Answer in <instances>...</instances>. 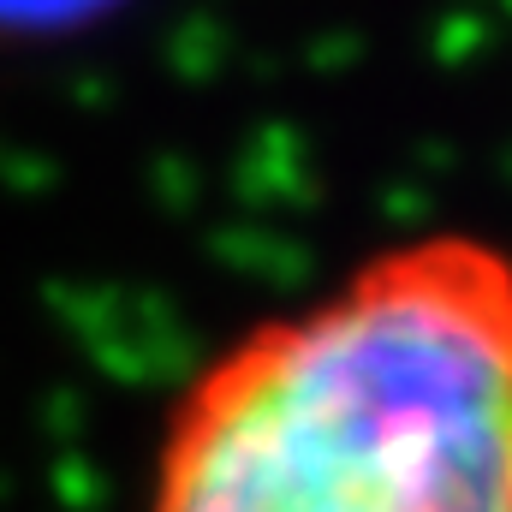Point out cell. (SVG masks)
Segmentation results:
<instances>
[{"label":"cell","instance_id":"6da1fadb","mask_svg":"<svg viewBox=\"0 0 512 512\" xmlns=\"http://www.w3.org/2000/svg\"><path fill=\"white\" fill-rule=\"evenodd\" d=\"M137 512H512V245L429 227L239 328Z\"/></svg>","mask_w":512,"mask_h":512}]
</instances>
